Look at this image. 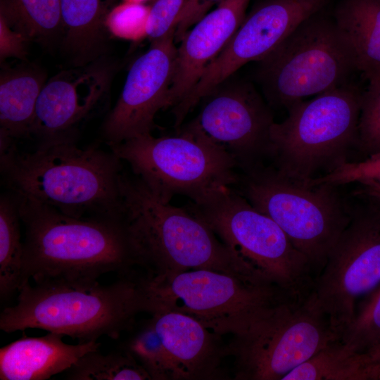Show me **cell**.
Segmentation results:
<instances>
[{"instance_id": "26", "label": "cell", "mask_w": 380, "mask_h": 380, "mask_svg": "<svg viewBox=\"0 0 380 380\" xmlns=\"http://www.w3.org/2000/svg\"><path fill=\"white\" fill-rule=\"evenodd\" d=\"M70 380H146L150 375L126 350L86 353L65 372Z\"/></svg>"}, {"instance_id": "17", "label": "cell", "mask_w": 380, "mask_h": 380, "mask_svg": "<svg viewBox=\"0 0 380 380\" xmlns=\"http://www.w3.org/2000/svg\"><path fill=\"white\" fill-rule=\"evenodd\" d=\"M250 1L224 0L184 34L177 47L168 108L177 107L191 93L243 23Z\"/></svg>"}, {"instance_id": "24", "label": "cell", "mask_w": 380, "mask_h": 380, "mask_svg": "<svg viewBox=\"0 0 380 380\" xmlns=\"http://www.w3.org/2000/svg\"><path fill=\"white\" fill-rule=\"evenodd\" d=\"M0 16L30 42L48 46L61 39L60 0H0Z\"/></svg>"}, {"instance_id": "37", "label": "cell", "mask_w": 380, "mask_h": 380, "mask_svg": "<svg viewBox=\"0 0 380 380\" xmlns=\"http://www.w3.org/2000/svg\"><path fill=\"white\" fill-rule=\"evenodd\" d=\"M151 1V0H123V1L126 2H132V3H138V4H144L146 1Z\"/></svg>"}, {"instance_id": "35", "label": "cell", "mask_w": 380, "mask_h": 380, "mask_svg": "<svg viewBox=\"0 0 380 380\" xmlns=\"http://www.w3.org/2000/svg\"><path fill=\"white\" fill-rule=\"evenodd\" d=\"M363 380H380V362L364 363Z\"/></svg>"}, {"instance_id": "2", "label": "cell", "mask_w": 380, "mask_h": 380, "mask_svg": "<svg viewBox=\"0 0 380 380\" xmlns=\"http://www.w3.org/2000/svg\"><path fill=\"white\" fill-rule=\"evenodd\" d=\"M15 195L26 281H93L109 272L130 274L138 265L122 219L75 217Z\"/></svg>"}, {"instance_id": "32", "label": "cell", "mask_w": 380, "mask_h": 380, "mask_svg": "<svg viewBox=\"0 0 380 380\" xmlns=\"http://www.w3.org/2000/svg\"><path fill=\"white\" fill-rule=\"evenodd\" d=\"M189 0H151L147 27L151 42L175 30L177 20Z\"/></svg>"}, {"instance_id": "36", "label": "cell", "mask_w": 380, "mask_h": 380, "mask_svg": "<svg viewBox=\"0 0 380 380\" xmlns=\"http://www.w3.org/2000/svg\"><path fill=\"white\" fill-rule=\"evenodd\" d=\"M364 363L380 362V343L360 353Z\"/></svg>"}, {"instance_id": "5", "label": "cell", "mask_w": 380, "mask_h": 380, "mask_svg": "<svg viewBox=\"0 0 380 380\" xmlns=\"http://www.w3.org/2000/svg\"><path fill=\"white\" fill-rule=\"evenodd\" d=\"M186 207L232 251L249 282L293 300L308 297L314 284L309 260L234 187L209 191Z\"/></svg>"}, {"instance_id": "19", "label": "cell", "mask_w": 380, "mask_h": 380, "mask_svg": "<svg viewBox=\"0 0 380 380\" xmlns=\"http://www.w3.org/2000/svg\"><path fill=\"white\" fill-rule=\"evenodd\" d=\"M63 336L53 332L39 337L24 335L1 348L0 379H48L66 372L81 357L101 346L97 341L68 344Z\"/></svg>"}, {"instance_id": "38", "label": "cell", "mask_w": 380, "mask_h": 380, "mask_svg": "<svg viewBox=\"0 0 380 380\" xmlns=\"http://www.w3.org/2000/svg\"><path fill=\"white\" fill-rule=\"evenodd\" d=\"M371 187H372V186H371ZM372 188H374V189H376L377 191H379L380 192V189H378V188H374V187H372Z\"/></svg>"}, {"instance_id": "13", "label": "cell", "mask_w": 380, "mask_h": 380, "mask_svg": "<svg viewBox=\"0 0 380 380\" xmlns=\"http://www.w3.org/2000/svg\"><path fill=\"white\" fill-rule=\"evenodd\" d=\"M201 101V108L190 123L229 153L240 172L272 160L271 106L251 82L228 78Z\"/></svg>"}, {"instance_id": "29", "label": "cell", "mask_w": 380, "mask_h": 380, "mask_svg": "<svg viewBox=\"0 0 380 380\" xmlns=\"http://www.w3.org/2000/svg\"><path fill=\"white\" fill-rule=\"evenodd\" d=\"M355 150L366 157L380 151V81L362 91Z\"/></svg>"}, {"instance_id": "23", "label": "cell", "mask_w": 380, "mask_h": 380, "mask_svg": "<svg viewBox=\"0 0 380 380\" xmlns=\"http://www.w3.org/2000/svg\"><path fill=\"white\" fill-rule=\"evenodd\" d=\"M17 196H0V298L8 300L27 282L23 270V240Z\"/></svg>"}, {"instance_id": "8", "label": "cell", "mask_w": 380, "mask_h": 380, "mask_svg": "<svg viewBox=\"0 0 380 380\" xmlns=\"http://www.w3.org/2000/svg\"><path fill=\"white\" fill-rule=\"evenodd\" d=\"M163 201L178 195L195 200L213 190L234 187V159L190 122L175 136H138L108 146Z\"/></svg>"}, {"instance_id": "27", "label": "cell", "mask_w": 380, "mask_h": 380, "mask_svg": "<svg viewBox=\"0 0 380 380\" xmlns=\"http://www.w3.org/2000/svg\"><path fill=\"white\" fill-rule=\"evenodd\" d=\"M128 352L151 379H173L171 366L151 319L126 343Z\"/></svg>"}, {"instance_id": "30", "label": "cell", "mask_w": 380, "mask_h": 380, "mask_svg": "<svg viewBox=\"0 0 380 380\" xmlns=\"http://www.w3.org/2000/svg\"><path fill=\"white\" fill-rule=\"evenodd\" d=\"M150 5L123 1L115 6L106 19V27L112 36L132 42L148 37Z\"/></svg>"}, {"instance_id": "3", "label": "cell", "mask_w": 380, "mask_h": 380, "mask_svg": "<svg viewBox=\"0 0 380 380\" xmlns=\"http://www.w3.org/2000/svg\"><path fill=\"white\" fill-rule=\"evenodd\" d=\"M16 303L3 309L0 329L6 333L39 329L79 343L106 336L117 339L132 328L136 316L148 312L144 277L119 276L109 284L51 280L25 284Z\"/></svg>"}, {"instance_id": "12", "label": "cell", "mask_w": 380, "mask_h": 380, "mask_svg": "<svg viewBox=\"0 0 380 380\" xmlns=\"http://www.w3.org/2000/svg\"><path fill=\"white\" fill-rule=\"evenodd\" d=\"M336 341L340 339L328 319L308 296L280 303L247 331L233 336L225 355L234 357L238 379L281 380Z\"/></svg>"}, {"instance_id": "21", "label": "cell", "mask_w": 380, "mask_h": 380, "mask_svg": "<svg viewBox=\"0 0 380 380\" xmlns=\"http://www.w3.org/2000/svg\"><path fill=\"white\" fill-rule=\"evenodd\" d=\"M117 0H60L61 44L72 66H82L108 55L106 19Z\"/></svg>"}, {"instance_id": "6", "label": "cell", "mask_w": 380, "mask_h": 380, "mask_svg": "<svg viewBox=\"0 0 380 380\" xmlns=\"http://www.w3.org/2000/svg\"><path fill=\"white\" fill-rule=\"evenodd\" d=\"M363 90L353 82L303 100L270 129L272 164L304 183L349 161L356 148Z\"/></svg>"}, {"instance_id": "34", "label": "cell", "mask_w": 380, "mask_h": 380, "mask_svg": "<svg viewBox=\"0 0 380 380\" xmlns=\"http://www.w3.org/2000/svg\"><path fill=\"white\" fill-rule=\"evenodd\" d=\"M224 0H189L180 15L175 28V42H179L184 34L213 6Z\"/></svg>"}, {"instance_id": "18", "label": "cell", "mask_w": 380, "mask_h": 380, "mask_svg": "<svg viewBox=\"0 0 380 380\" xmlns=\"http://www.w3.org/2000/svg\"><path fill=\"white\" fill-rule=\"evenodd\" d=\"M163 346L173 379H209L217 373L225 348L220 336L185 314L157 310L150 313Z\"/></svg>"}, {"instance_id": "20", "label": "cell", "mask_w": 380, "mask_h": 380, "mask_svg": "<svg viewBox=\"0 0 380 380\" xmlns=\"http://www.w3.org/2000/svg\"><path fill=\"white\" fill-rule=\"evenodd\" d=\"M46 75L32 65L4 68L0 75V153L30 137Z\"/></svg>"}, {"instance_id": "4", "label": "cell", "mask_w": 380, "mask_h": 380, "mask_svg": "<svg viewBox=\"0 0 380 380\" xmlns=\"http://www.w3.org/2000/svg\"><path fill=\"white\" fill-rule=\"evenodd\" d=\"M120 191L122 220L147 275L205 269L249 282L232 251L186 206L163 201L129 170L121 173Z\"/></svg>"}, {"instance_id": "1", "label": "cell", "mask_w": 380, "mask_h": 380, "mask_svg": "<svg viewBox=\"0 0 380 380\" xmlns=\"http://www.w3.org/2000/svg\"><path fill=\"white\" fill-rule=\"evenodd\" d=\"M124 163L110 149L66 142L0 153L7 190L75 217L122 219Z\"/></svg>"}, {"instance_id": "9", "label": "cell", "mask_w": 380, "mask_h": 380, "mask_svg": "<svg viewBox=\"0 0 380 380\" xmlns=\"http://www.w3.org/2000/svg\"><path fill=\"white\" fill-rule=\"evenodd\" d=\"M258 63L257 77L266 101L286 110L352 82L357 72L347 40L325 9L301 23Z\"/></svg>"}, {"instance_id": "14", "label": "cell", "mask_w": 380, "mask_h": 380, "mask_svg": "<svg viewBox=\"0 0 380 380\" xmlns=\"http://www.w3.org/2000/svg\"><path fill=\"white\" fill-rule=\"evenodd\" d=\"M332 0H263L246 15L220 53L208 65L188 96L172 109L176 125L214 87L245 64L274 51L304 20Z\"/></svg>"}, {"instance_id": "25", "label": "cell", "mask_w": 380, "mask_h": 380, "mask_svg": "<svg viewBox=\"0 0 380 380\" xmlns=\"http://www.w3.org/2000/svg\"><path fill=\"white\" fill-rule=\"evenodd\" d=\"M360 353L336 341L324 348L281 380H363Z\"/></svg>"}, {"instance_id": "10", "label": "cell", "mask_w": 380, "mask_h": 380, "mask_svg": "<svg viewBox=\"0 0 380 380\" xmlns=\"http://www.w3.org/2000/svg\"><path fill=\"white\" fill-rule=\"evenodd\" d=\"M144 286L148 312H181L220 336L241 335L280 303L294 300L237 275L205 269L146 275Z\"/></svg>"}, {"instance_id": "28", "label": "cell", "mask_w": 380, "mask_h": 380, "mask_svg": "<svg viewBox=\"0 0 380 380\" xmlns=\"http://www.w3.org/2000/svg\"><path fill=\"white\" fill-rule=\"evenodd\" d=\"M340 341L357 353L380 343V285L341 334Z\"/></svg>"}, {"instance_id": "7", "label": "cell", "mask_w": 380, "mask_h": 380, "mask_svg": "<svg viewBox=\"0 0 380 380\" xmlns=\"http://www.w3.org/2000/svg\"><path fill=\"white\" fill-rule=\"evenodd\" d=\"M341 186L310 185L267 164L240 172L234 188L282 229L313 269L322 270L350 220Z\"/></svg>"}, {"instance_id": "11", "label": "cell", "mask_w": 380, "mask_h": 380, "mask_svg": "<svg viewBox=\"0 0 380 380\" xmlns=\"http://www.w3.org/2000/svg\"><path fill=\"white\" fill-rule=\"evenodd\" d=\"M348 198L349 222L308 295L339 339L357 300L380 285V192L360 184Z\"/></svg>"}, {"instance_id": "33", "label": "cell", "mask_w": 380, "mask_h": 380, "mask_svg": "<svg viewBox=\"0 0 380 380\" xmlns=\"http://www.w3.org/2000/svg\"><path fill=\"white\" fill-rule=\"evenodd\" d=\"M30 42L0 16V61L8 58L27 60V45Z\"/></svg>"}, {"instance_id": "31", "label": "cell", "mask_w": 380, "mask_h": 380, "mask_svg": "<svg viewBox=\"0 0 380 380\" xmlns=\"http://www.w3.org/2000/svg\"><path fill=\"white\" fill-rule=\"evenodd\" d=\"M307 184L334 186L356 184L380 189V151L358 161H348Z\"/></svg>"}, {"instance_id": "15", "label": "cell", "mask_w": 380, "mask_h": 380, "mask_svg": "<svg viewBox=\"0 0 380 380\" xmlns=\"http://www.w3.org/2000/svg\"><path fill=\"white\" fill-rule=\"evenodd\" d=\"M117 67L106 55L49 79L39 96L30 132L36 148L77 142L82 127L106 108Z\"/></svg>"}, {"instance_id": "16", "label": "cell", "mask_w": 380, "mask_h": 380, "mask_svg": "<svg viewBox=\"0 0 380 380\" xmlns=\"http://www.w3.org/2000/svg\"><path fill=\"white\" fill-rule=\"evenodd\" d=\"M175 30L152 42L131 65L122 90L101 125L106 145L152 134L155 117L168 108L177 58Z\"/></svg>"}, {"instance_id": "22", "label": "cell", "mask_w": 380, "mask_h": 380, "mask_svg": "<svg viewBox=\"0 0 380 380\" xmlns=\"http://www.w3.org/2000/svg\"><path fill=\"white\" fill-rule=\"evenodd\" d=\"M332 16L347 40L357 71L380 81V0H339Z\"/></svg>"}]
</instances>
